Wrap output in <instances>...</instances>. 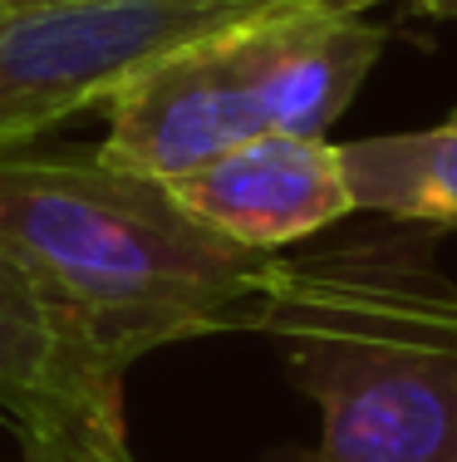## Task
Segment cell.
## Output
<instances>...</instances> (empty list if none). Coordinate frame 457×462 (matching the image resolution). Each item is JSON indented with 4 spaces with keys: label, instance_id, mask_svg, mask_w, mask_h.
<instances>
[{
    "label": "cell",
    "instance_id": "obj_1",
    "mask_svg": "<svg viewBox=\"0 0 457 462\" xmlns=\"http://www.w3.org/2000/svg\"><path fill=\"white\" fill-rule=\"evenodd\" d=\"M0 251L74 349L123 374L148 349L256 329L280 256L202 226L162 178L99 148L0 158Z\"/></svg>",
    "mask_w": 457,
    "mask_h": 462
},
{
    "label": "cell",
    "instance_id": "obj_2",
    "mask_svg": "<svg viewBox=\"0 0 457 462\" xmlns=\"http://www.w3.org/2000/svg\"><path fill=\"white\" fill-rule=\"evenodd\" d=\"M256 335L320 409L300 462H457V281L428 226L276 256Z\"/></svg>",
    "mask_w": 457,
    "mask_h": 462
},
{
    "label": "cell",
    "instance_id": "obj_3",
    "mask_svg": "<svg viewBox=\"0 0 457 462\" xmlns=\"http://www.w3.org/2000/svg\"><path fill=\"white\" fill-rule=\"evenodd\" d=\"M384 40L354 0H270L158 54L108 94L99 152L168 182L266 134L330 138L374 74Z\"/></svg>",
    "mask_w": 457,
    "mask_h": 462
},
{
    "label": "cell",
    "instance_id": "obj_4",
    "mask_svg": "<svg viewBox=\"0 0 457 462\" xmlns=\"http://www.w3.org/2000/svg\"><path fill=\"white\" fill-rule=\"evenodd\" d=\"M270 0H54L0 10V158L108 104L143 64Z\"/></svg>",
    "mask_w": 457,
    "mask_h": 462
},
{
    "label": "cell",
    "instance_id": "obj_5",
    "mask_svg": "<svg viewBox=\"0 0 457 462\" xmlns=\"http://www.w3.org/2000/svg\"><path fill=\"white\" fill-rule=\"evenodd\" d=\"M168 187L202 226L251 251H286L359 212L340 143L300 134L236 143Z\"/></svg>",
    "mask_w": 457,
    "mask_h": 462
},
{
    "label": "cell",
    "instance_id": "obj_6",
    "mask_svg": "<svg viewBox=\"0 0 457 462\" xmlns=\"http://www.w3.org/2000/svg\"><path fill=\"white\" fill-rule=\"evenodd\" d=\"M20 462H138L123 428V369L74 355L15 413Z\"/></svg>",
    "mask_w": 457,
    "mask_h": 462
},
{
    "label": "cell",
    "instance_id": "obj_7",
    "mask_svg": "<svg viewBox=\"0 0 457 462\" xmlns=\"http://www.w3.org/2000/svg\"><path fill=\"white\" fill-rule=\"evenodd\" d=\"M359 212H379L404 226H457V128L384 134L340 143Z\"/></svg>",
    "mask_w": 457,
    "mask_h": 462
},
{
    "label": "cell",
    "instance_id": "obj_8",
    "mask_svg": "<svg viewBox=\"0 0 457 462\" xmlns=\"http://www.w3.org/2000/svg\"><path fill=\"white\" fill-rule=\"evenodd\" d=\"M74 355H84V349H74L59 335L45 300L30 291V281L20 276L15 261L0 251V409L15 413Z\"/></svg>",
    "mask_w": 457,
    "mask_h": 462
},
{
    "label": "cell",
    "instance_id": "obj_9",
    "mask_svg": "<svg viewBox=\"0 0 457 462\" xmlns=\"http://www.w3.org/2000/svg\"><path fill=\"white\" fill-rule=\"evenodd\" d=\"M25 5H54V0H0V10H25ZM354 5H413L423 15H457V0H354Z\"/></svg>",
    "mask_w": 457,
    "mask_h": 462
},
{
    "label": "cell",
    "instance_id": "obj_10",
    "mask_svg": "<svg viewBox=\"0 0 457 462\" xmlns=\"http://www.w3.org/2000/svg\"><path fill=\"white\" fill-rule=\"evenodd\" d=\"M448 124H452V128H457V108H452V114H448Z\"/></svg>",
    "mask_w": 457,
    "mask_h": 462
}]
</instances>
